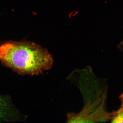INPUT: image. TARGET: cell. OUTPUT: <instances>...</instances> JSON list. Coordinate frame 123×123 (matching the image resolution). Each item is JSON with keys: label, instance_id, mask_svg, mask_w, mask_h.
Masks as SVG:
<instances>
[{"label": "cell", "instance_id": "cell-5", "mask_svg": "<svg viewBox=\"0 0 123 123\" xmlns=\"http://www.w3.org/2000/svg\"><path fill=\"white\" fill-rule=\"evenodd\" d=\"M119 47L120 48V49L121 50V51H122V53L123 54V41L122 43H121Z\"/></svg>", "mask_w": 123, "mask_h": 123}, {"label": "cell", "instance_id": "cell-3", "mask_svg": "<svg viewBox=\"0 0 123 123\" xmlns=\"http://www.w3.org/2000/svg\"><path fill=\"white\" fill-rule=\"evenodd\" d=\"M6 98L0 95V122L12 120L15 114Z\"/></svg>", "mask_w": 123, "mask_h": 123}, {"label": "cell", "instance_id": "cell-2", "mask_svg": "<svg viewBox=\"0 0 123 123\" xmlns=\"http://www.w3.org/2000/svg\"><path fill=\"white\" fill-rule=\"evenodd\" d=\"M0 61L21 74L31 75L50 69L53 64L46 49L30 42H7L0 45Z\"/></svg>", "mask_w": 123, "mask_h": 123}, {"label": "cell", "instance_id": "cell-1", "mask_svg": "<svg viewBox=\"0 0 123 123\" xmlns=\"http://www.w3.org/2000/svg\"><path fill=\"white\" fill-rule=\"evenodd\" d=\"M69 77V79L77 86L81 93L84 106L79 112L68 114L67 122H110L114 111L109 112L107 110L108 85L105 79L96 77L90 67L75 70Z\"/></svg>", "mask_w": 123, "mask_h": 123}, {"label": "cell", "instance_id": "cell-4", "mask_svg": "<svg viewBox=\"0 0 123 123\" xmlns=\"http://www.w3.org/2000/svg\"><path fill=\"white\" fill-rule=\"evenodd\" d=\"M120 106L118 109L114 111L110 122L114 123H123V94L120 95Z\"/></svg>", "mask_w": 123, "mask_h": 123}]
</instances>
